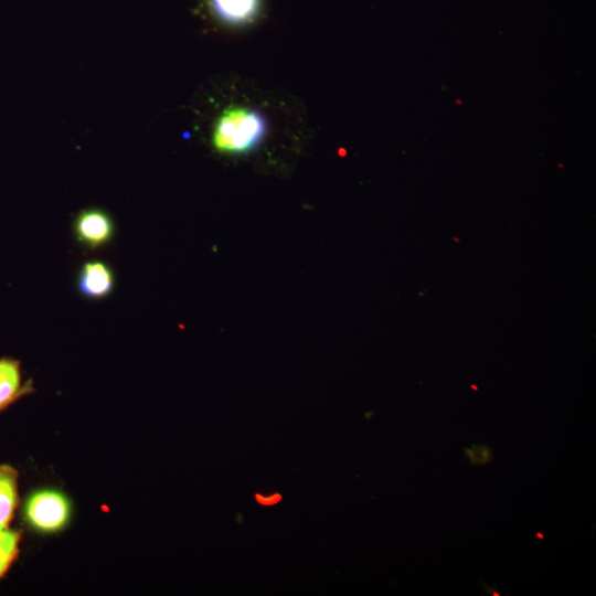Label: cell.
I'll return each instance as SVG.
<instances>
[{
  "label": "cell",
  "mask_w": 596,
  "mask_h": 596,
  "mask_svg": "<svg viewBox=\"0 0 596 596\" xmlns=\"http://www.w3.org/2000/svg\"><path fill=\"white\" fill-rule=\"evenodd\" d=\"M264 129L260 114L246 109L231 110L216 126L214 145L224 152H243L260 140Z\"/></svg>",
  "instance_id": "cell-1"
},
{
  "label": "cell",
  "mask_w": 596,
  "mask_h": 596,
  "mask_svg": "<svg viewBox=\"0 0 596 596\" xmlns=\"http://www.w3.org/2000/svg\"><path fill=\"white\" fill-rule=\"evenodd\" d=\"M71 513L68 500L54 490H41L33 493L25 504L29 523L45 532L57 531L68 521Z\"/></svg>",
  "instance_id": "cell-2"
},
{
  "label": "cell",
  "mask_w": 596,
  "mask_h": 596,
  "mask_svg": "<svg viewBox=\"0 0 596 596\" xmlns=\"http://www.w3.org/2000/svg\"><path fill=\"white\" fill-rule=\"evenodd\" d=\"M74 232L81 243L89 247H98L111 238L114 224L104 211L89 209L77 215Z\"/></svg>",
  "instance_id": "cell-3"
},
{
  "label": "cell",
  "mask_w": 596,
  "mask_h": 596,
  "mask_svg": "<svg viewBox=\"0 0 596 596\" xmlns=\"http://www.w3.org/2000/svg\"><path fill=\"white\" fill-rule=\"evenodd\" d=\"M77 286L87 298H104L113 290L114 274L103 262H88L81 269Z\"/></svg>",
  "instance_id": "cell-4"
},
{
  "label": "cell",
  "mask_w": 596,
  "mask_h": 596,
  "mask_svg": "<svg viewBox=\"0 0 596 596\" xmlns=\"http://www.w3.org/2000/svg\"><path fill=\"white\" fill-rule=\"evenodd\" d=\"M214 12L222 20L242 23L251 20L258 8V0H210Z\"/></svg>",
  "instance_id": "cell-5"
},
{
  "label": "cell",
  "mask_w": 596,
  "mask_h": 596,
  "mask_svg": "<svg viewBox=\"0 0 596 596\" xmlns=\"http://www.w3.org/2000/svg\"><path fill=\"white\" fill-rule=\"evenodd\" d=\"M17 503V475L9 467H0V530L8 529Z\"/></svg>",
  "instance_id": "cell-6"
},
{
  "label": "cell",
  "mask_w": 596,
  "mask_h": 596,
  "mask_svg": "<svg viewBox=\"0 0 596 596\" xmlns=\"http://www.w3.org/2000/svg\"><path fill=\"white\" fill-rule=\"evenodd\" d=\"M20 389L19 364L11 360H0V409L14 400Z\"/></svg>",
  "instance_id": "cell-7"
},
{
  "label": "cell",
  "mask_w": 596,
  "mask_h": 596,
  "mask_svg": "<svg viewBox=\"0 0 596 596\" xmlns=\"http://www.w3.org/2000/svg\"><path fill=\"white\" fill-rule=\"evenodd\" d=\"M19 533L4 529L0 530V577L13 562L19 544Z\"/></svg>",
  "instance_id": "cell-8"
},
{
  "label": "cell",
  "mask_w": 596,
  "mask_h": 596,
  "mask_svg": "<svg viewBox=\"0 0 596 596\" xmlns=\"http://www.w3.org/2000/svg\"><path fill=\"white\" fill-rule=\"evenodd\" d=\"M464 453L472 466H483L492 460V450L487 444H472Z\"/></svg>",
  "instance_id": "cell-9"
},
{
  "label": "cell",
  "mask_w": 596,
  "mask_h": 596,
  "mask_svg": "<svg viewBox=\"0 0 596 596\" xmlns=\"http://www.w3.org/2000/svg\"><path fill=\"white\" fill-rule=\"evenodd\" d=\"M482 587H483V589H485L488 594H490V595H492V596H500V595H501V594L498 593V590H496L494 588H490L488 585H485V583H482Z\"/></svg>",
  "instance_id": "cell-10"
},
{
  "label": "cell",
  "mask_w": 596,
  "mask_h": 596,
  "mask_svg": "<svg viewBox=\"0 0 596 596\" xmlns=\"http://www.w3.org/2000/svg\"><path fill=\"white\" fill-rule=\"evenodd\" d=\"M535 535H536V538H539L540 540H543V539H544V535H543L541 532H536Z\"/></svg>",
  "instance_id": "cell-11"
}]
</instances>
